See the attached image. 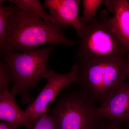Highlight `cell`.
<instances>
[{
  "mask_svg": "<svg viewBox=\"0 0 129 129\" xmlns=\"http://www.w3.org/2000/svg\"><path fill=\"white\" fill-rule=\"evenodd\" d=\"M19 8L39 17L47 23L54 24V20L44 10L43 5L39 0H9Z\"/></svg>",
  "mask_w": 129,
  "mask_h": 129,
  "instance_id": "obj_11",
  "label": "cell"
},
{
  "mask_svg": "<svg viewBox=\"0 0 129 129\" xmlns=\"http://www.w3.org/2000/svg\"><path fill=\"white\" fill-rule=\"evenodd\" d=\"M83 15L80 18L83 24H85L96 17V12L103 2L102 0H83Z\"/></svg>",
  "mask_w": 129,
  "mask_h": 129,
  "instance_id": "obj_13",
  "label": "cell"
},
{
  "mask_svg": "<svg viewBox=\"0 0 129 129\" xmlns=\"http://www.w3.org/2000/svg\"><path fill=\"white\" fill-rule=\"evenodd\" d=\"M77 70L76 63L66 74L58 73L51 69L48 70L43 76V78L47 80L46 84L25 110L28 117L36 121L47 113L52 103L61 90L68 88L71 84L76 83Z\"/></svg>",
  "mask_w": 129,
  "mask_h": 129,
  "instance_id": "obj_6",
  "label": "cell"
},
{
  "mask_svg": "<svg viewBox=\"0 0 129 129\" xmlns=\"http://www.w3.org/2000/svg\"><path fill=\"white\" fill-rule=\"evenodd\" d=\"M79 0H46L43 6L49 10L54 24L65 28L72 26L80 37L84 25L79 16Z\"/></svg>",
  "mask_w": 129,
  "mask_h": 129,
  "instance_id": "obj_7",
  "label": "cell"
},
{
  "mask_svg": "<svg viewBox=\"0 0 129 129\" xmlns=\"http://www.w3.org/2000/svg\"><path fill=\"white\" fill-rule=\"evenodd\" d=\"M4 56L0 55V97L8 90V86L13 83L11 71L4 60Z\"/></svg>",
  "mask_w": 129,
  "mask_h": 129,
  "instance_id": "obj_12",
  "label": "cell"
},
{
  "mask_svg": "<svg viewBox=\"0 0 129 129\" xmlns=\"http://www.w3.org/2000/svg\"><path fill=\"white\" fill-rule=\"evenodd\" d=\"M111 19L103 10L98 18L83 24L76 56L78 61L127 56L128 52L115 35Z\"/></svg>",
  "mask_w": 129,
  "mask_h": 129,
  "instance_id": "obj_4",
  "label": "cell"
},
{
  "mask_svg": "<svg viewBox=\"0 0 129 129\" xmlns=\"http://www.w3.org/2000/svg\"><path fill=\"white\" fill-rule=\"evenodd\" d=\"M75 84L92 103L101 105L125 83L127 56L79 60Z\"/></svg>",
  "mask_w": 129,
  "mask_h": 129,
  "instance_id": "obj_2",
  "label": "cell"
},
{
  "mask_svg": "<svg viewBox=\"0 0 129 129\" xmlns=\"http://www.w3.org/2000/svg\"><path fill=\"white\" fill-rule=\"evenodd\" d=\"M127 57L128 61V73H127V78L129 80V53H127Z\"/></svg>",
  "mask_w": 129,
  "mask_h": 129,
  "instance_id": "obj_18",
  "label": "cell"
},
{
  "mask_svg": "<svg viewBox=\"0 0 129 129\" xmlns=\"http://www.w3.org/2000/svg\"><path fill=\"white\" fill-rule=\"evenodd\" d=\"M121 125L119 124L109 122L107 120L106 124L103 129H120Z\"/></svg>",
  "mask_w": 129,
  "mask_h": 129,
  "instance_id": "obj_17",
  "label": "cell"
},
{
  "mask_svg": "<svg viewBox=\"0 0 129 129\" xmlns=\"http://www.w3.org/2000/svg\"><path fill=\"white\" fill-rule=\"evenodd\" d=\"M56 45L52 44L29 52L7 53L4 59L11 71L13 85L10 92L14 96L22 97L23 105L31 103L34 99L29 93L33 88L39 89L38 83L50 69L48 58Z\"/></svg>",
  "mask_w": 129,
  "mask_h": 129,
  "instance_id": "obj_3",
  "label": "cell"
},
{
  "mask_svg": "<svg viewBox=\"0 0 129 129\" xmlns=\"http://www.w3.org/2000/svg\"><path fill=\"white\" fill-rule=\"evenodd\" d=\"M109 10L114 14L112 25L118 39L129 53V3L127 0L105 1Z\"/></svg>",
  "mask_w": 129,
  "mask_h": 129,
  "instance_id": "obj_9",
  "label": "cell"
},
{
  "mask_svg": "<svg viewBox=\"0 0 129 129\" xmlns=\"http://www.w3.org/2000/svg\"><path fill=\"white\" fill-rule=\"evenodd\" d=\"M18 127L14 124L0 121V129H18Z\"/></svg>",
  "mask_w": 129,
  "mask_h": 129,
  "instance_id": "obj_16",
  "label": "cell"
},
{
  "mask_svg": "<svg viewBox=\"0 0 129 129\" xmlns=\"http://www.w3.org/2000/svg\"><path fill=\"white\" fill-rule=\"evenodd\" d=\"M126 123H127V129H129V121Z\"/></svg>",
  "mask_w": 129,
  "mask_h": 129,
  "instance_id": "obj_19",
  "label": "cell"
},
{
  "mask_svg": "<svg viewBox=\"0 0 129 129\" xmlns=\"http://www.w3.org/2000/svg\"><path fill=\"white\" fill-rule=\"evenodd\" d=\"M33 129H57L55 121L48 113L37 119Z\"/></svg>",
  "mask_w": 129,
  "mask_h": 129,
  "instance_id": "obj_15",
  "label": "cell"
},
{
  "mask_svg": "<svg viewBox=\"0 0 129 129\" xmlns=\"http://www.w3.org/2000/svg\"><path fill=\"white\" fill-rule=\"evenodd\" d=\"M6 1L0 0V55H4L2 51V44L6 25L12 12L10 8L4 7L3 3Z\"/></svg>",
  "mask_w": 129,
  "mask_h": 129,
  "instance_id": "obj_14",
  "label": "cell"
},
{
  "mask_svg": "<svg viewBox=\"0 0 129 129\" xmlns=\"http://www.w3.org/2000/svg\"><path fill=\"white\" fill-rule=\"evenodd\" d=\"M96 108L77 88L61 95L47 113L57 129H103L107 120L98 115Z\"/></svg>",
  "mask_w": 129,
  "mask_h": 129,
  "instance_id": "obj_5",
  "label": "cell"
},
{
  "mask_svg": "<svg viewBox=\"0 0 129 129\" xmlns=\"http://www.w3.org/2000/svg\"><path fill=\"white\" fill-rule=\"evenodd\" d=\"M6 25L2 44L3 53L29 52L47 44H60L69 47L79 41L67 38L64 26L50 24L39 17L15 5Z\"/></svg>",
  "mask_w": 129,
  "mask_h": 129,
  "instance_id": "obj_1",
  "label": "cell"
},
{
  "mask_svg": "<svg viewBox=\"0 0 129 129\" xmlns=\"http://www.w3.org/2000/svg\"><path fill=\"white\" fill-rule=\"evenodd\" d=\"M99 117L122 125L129 121V80L96 108Z\"/></svg>",
  "mask_w": 129,
  "mask_h": 129,
  "instance_id": "obj_8",
  "label": "cell"
},
{
  "mask_svg": "<svg viewBox=\"0 0 129 129\" xmlns=\"http://www.w3.org/2000/svg\"><path fill=\"white\" fill-rule=\"evenodd\" d=\"M0 120L26 129H33L36 121L28 117L25 111L21 109L15 96L8 90L0 97Z\"/></svg>",
  "mask_w": 129,
  "mask_h": 129,
  "instance_id": "obj_10",
  "label": "cell"
},
{
  "mask_svg": "<svg viewBox=\"0 0 129 129\" xmlns=\"http://www.w3.org/2000/svg\"></svg>",
  "mask_w": 129,
  "mask_h": 129,
  "instance_id": "obj_20",
  "label": "cell"
}]
</instances>
